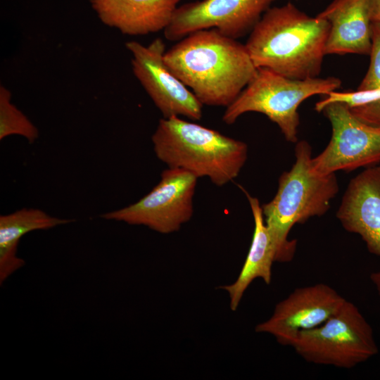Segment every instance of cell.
Wrapping results in <instances>:
<instances>
[{
	"instance_id": "obj_11",
	"label": "cell",
	"mask_w": 380,
	"mask_h": 380,
	"mask_svg": "<svg viewBox=\"0 0 380 380\" xmlns=\"http://www.w3.org/2000/svg\"><path fill=\"white\" fill-rule=\"evenodd\" d=\"M346 300L324 283L296 288L279 302L272 316L255 329L258 333L272 335L280 345L291 346L300 332L324 323Z\"/></svg>"
},
{
	"instance_id": "obj_10",
	"label": "cell",
	"mask_w": 380,
	"mask_h": 380,
	"mask_svg": "<svg viewBox=\"0 0 380 380\" xmlns=\"http://www.w3.org/2000/svg\"><path fill=\"white\" fill-rule=\"evenodd\" d=\"M276 0H199L179 6L164 30L165 37L177 42L189 34L215 29L237 39L250 33Z\"/></svg>"
},
{
	"instance_id": "obj_2",
	"label": "cell",
	"mask_w": 380,
	"mask_h": 380,
	"mask_svg": "<svg viewBox=\"0 0 380 380\" xmlns=\"http://www.w3.org/2000/svg\"><path fill=\"white\" fill-rule=\"evenodd\" d=\"M328 21L311 17L288 3L270 8L245 44L257 68L288 78L319 77L329 32Z\"/></svg>"
},
{
	"instance_id": "obj_17",
	"label": "cell",
	"mask_w": 380,
	"mask_h": 380,
	"mask_svg": "<svg viewBox=\"0 0 380 380\" xmlns=\"http://www.w3.org/2000/svg\"><path fill=\"white\" fill-rule=\"evenodd\" d=\"M372 48L369 68L356 91H331L318 101V107L333 101L346 105L361 121L380 127V23L372 22Z\"/></svg>"
},
{
	"instance_id": "obj_9",
	"label": "cell",
	"mask_w": 380,
	"mask_h": 380,
	"mask_svg": "<svg viewBox=\"0 0 380 380\" xmlns=\"http://www.w3.org/2000/svg\"><path fill=\"white\" fill-rule=\"evenodd\" d=\"M132 54V72L163 118L184 116L201 119L203 104L194 93L168 68L165 60V45L162 39L144 46L136 41L126 43Z\"/></svg>"
},
{
	"instance_id": "obj_19",
	"label": "cell",
	"mask_w": 380,
	"mask_h": 380,
	"mask_svg": "<svg viewBox=\"0 0 380 380\" xmlns=\"http://www.w3.org/2000/svg\"><path fill=\"white\" fill-rule=\"evenodd\" d=\"M369 7L371 21L380 23V0H369Z\"/></svg>"
},
{
	"instance_id": "obj_1",
	"label": "cell",
	"mask_w": 380,
	"mask_h": 380,
	"mask_svg": "<svg viewBox=\"0 0 380 380\" xmlns=\"http://www.w3.org/2000/svg\"><path fill=\"white\" fill-rule=\"evenodd\" d=\"M170 71L203 104L229 106L256 75L245 44L215 29L177 41L164 55Z\"/></svg>"
},
{
	"instance_id": "obj_18",
	"label": "cell",
	"mask_w": 380,
	"mask_h": 380,
	"mask_svg": "<svg viewBox=\"0 0 380 380\" xmlns=\"http://www.w3.org/2000/svg\"><path fill=\"white\" fill-rule=\"evenodd\" d=\"M11 135L25 138L34 143L39 137L37 127L11 102V93L4 85L0 87V139Z\"/></svg>"
},
{
	"instance_id": "obj_14",
	"label": "cell",
	"mask_w": 380,
	"mask_h": 380,
	"mask_svg": "<svg viewBox=\"0 0 380 380\" xmlns=\"http://www.w3.org/2000/svg\"><path fill=\"white\" fill-rule=\"evenodd\" d=\"M180 0H90L106 25L128 35H145L169 25Z\"/></svg>"
},
{
	"instance_id": "obj_5",
	"label": "cell",
	"mask_w": 380,
	"mask_h": 380,
	"mask_svg": "<svg viewBox=\"0 0 380 380\" xmlns=\"http://www.w3.org/2000/svg\"><path fill=\"white\" fill-rule=\"evenodd\" d=\"M341 86V80L336 77L295 80L258 68L252 80L226 108L222 120L232 125L246 113H260L277 125L286 141L296 143L301 103L312 96L336 91Z\"/></svg>"
},
{
	"instance_id": "obj_21",
	"label": "cell",
	"mask_w": 380,
	"mask_h": 380,
	"mask_svg": "<svg viewBox=\"0 0 380 380\" xmlns=\"http://www.w3.org/2000/svg\"><path fill=\"white\" fill-rule=\"evenodd\" d=\"M379 167H380V164L379 165Z\"/></svg>"
},
{
	"instance_id": "obj_7",
	"label": "cell",
	"mask_w": 380,
	"mask_h": 380,
	"mask_svg": "<svg viewBox=\"0 0 380 380\" xmlns=\"http://www.w3.org/2000/svg\"><path fill=\"white\" fill-rule=\"evenodd\" d=\"M197 179L188 171L168 167L162 172L159 182L138 201L101 217L146 226L165 234L177 232L193 215Z\"/></svg>"
},
{
	"instance_id": "obj_8",
	"label": "cell",
	"mask_w": 380,
	"mask_h": 380,
	"mask_svg": "<svg viewBox=\"0 0 380 380\" xmlns=\"http://www.w3.org/2000/svg\"><path fill=\"white\" fill-rule=\"evenodd\" d=\"M315 110L323 113L332 129L326 148L312 159L316 173L352 171L380 163V127L361 121L340 101L327 103Z\"/></svg>"
},
{
	"instance_id": "obj_6",
	"label": "cell",
	"mask_w": 380,
	"mask_h": 380,
	"mask_svg": "<svg viewBox=\"0 0 380 380\" xmlns=\"http://www.w3.org/2000/svg\"><path fill=\"white\" fill-rule=\"evenodd\" d=\"M291 347L308 362L343 369L355 367L379 353L372 327L348 300L324 323L300 332Z\"/></svg>"
},
{
	"instance_id": "obj_12",
	"label": "cell",
	"mask_w": 380,
	"mask_h": 380,
	"mask_svg": "<svg viewBox=\"0 0 380 380\" xmlns=\"http://www.w3.org/2000/svg\"><path fill=\"white\" fill-rule=\"evenodd\" d=\"M336 217L348 232L359 234L369 253L380 256V167H367L349 182Z\"/></svg>"
},
{
	"instance_id": "obj_13",
	"label": "cell",
	"mask_w": 380,
	"mask_h": 380,
	"mask_svg": "<svg viewBox=\"0 0 380 380\" xmlns=\"http://www.w3.org/2000/svg\"><path fill=\"white\" fill-rule=\"evenodd\" d=\"M317 16L330 25L326 55H369L372 21L369 0H333Z\"/></svg>"
},
{
	"instance_id": "obj_4",
	"label": "cell",
	"mask_w": 380,
	"mask_h": 380,
	"mask_svg": "<svg viewBox=\"0 0 380 380\" xmlns=\"http://www.w3.org/2000/svg\"><path fill=\"white\" fill-rule=\"evenodd\" d=\"M295 157L291 170L280 176L274 197L262 205L277 262L293 258L296 241L288 239L291 229L325 214L339 189L335 173L319 175L312 170V148L306 141H297Z\"/></svg>"
},
{
	"instance_id": "obj_16",
	"label": "cell",
	"mask_w": 380,
	"mask_h": 380,
	"mask_svg": "<svg viewBox=\"0 0 380 380\" xmlns=\"http://www.w3.org/2000/svg\"><path fill=\"white\" fill-rule=\"evenodd\" d=\"M73 220L53 217L42 210L24 208L0 216V283L23 267L16 255L20 239L27 233L66 224Z\"/></svg>"
},
{
	"instance_id": "obj_15",
	"label": "cell",
	"mask_w": 380,
	"mask_h": 380,
	"mask_svg": "<svg viewBox=\"0 0 380 380\" xmlns=\"http://www.w3.org/2000/svg\"><path fill=\"white\" fill-rule=\"evenodd\" d=\"M250 204L254 220L252 241L246 260L236 280L232 284L219 287L225 290L230 298V308L236 310L243 295L252 281L262 279L266 284L272 280V266L276 261L275 248L265 224L259 200L240 186Z\"/></svg>"
},
{
	"instance_id": "obj_20",
	"label": "cell",
	"mask_w": 380,
	"mask_h": 380,
	"mask_svg": "<svg viewBox=\"0 0 380 380\" xmlns=\"http://www.w3.org/2000/svg\"><path fill=\"white\" fill-rule=\"evenodd\" d=\"M369 277L380 296V271L372 272Z\"/></svg>"
},
{
	"instance_id": "obj_3",
	"label": "cell",
	"mask_w": 380,
	"mask_h": 380,
	"mask_svg": "<svg viewBox=\"0 0 380 380\" xmlns=\"http://www.w3.org/2000/svg\"><path fill=\"white\" fill-rule=\"evenodd\" d=\"M151 140L168 167L207 177L218 186L235 179L248 158L245 142L177 116L160 119Z\"/></svg>"
}]
</instances>
